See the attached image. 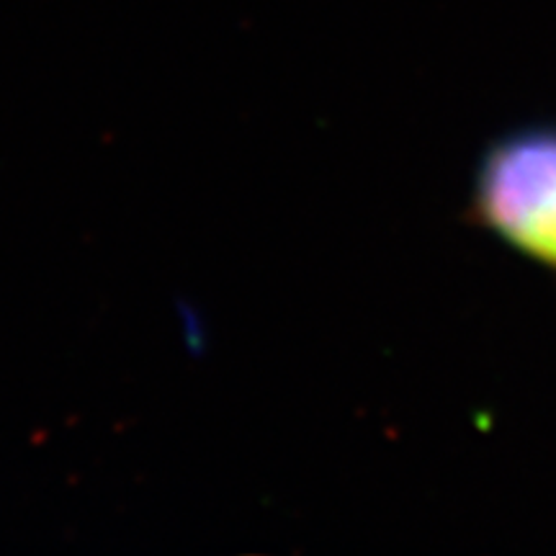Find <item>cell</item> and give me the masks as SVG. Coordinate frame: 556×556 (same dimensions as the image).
Masks as SVG:
<instances>
[{
  "label": "cell",
  "mask_w": 556,
  "mask_h": 556,
  "mask_svg": "<svg viewBox=\"0 0 556 556\" xmlns=\"http://www.w3.org/2000/svg\"><path fill=\"white\" fill-rule=\"evenodd\" d=\"M464 219L556 276V124L513 129L482 152Z\"/></svg>",
  "instance_id": "obj_1"
},
{
  "label": "cell",
  "mask_w": 556,
  "mask_h": 556,
  "mask_svg": "<svg viewBox=\"0 0 556 556\" xmlns=\"http://www.w3.org/2000/svg\"><path fill=\"white\" fill-rule=\"evenodd\" d=\"M178 323H180V336H184L186 351L193 353V356H204L208 351V328L206 319L201 315L199 307L186 299V302H178Z\"/></svg>",
  "instance_id": "obj_2"
}]
</instances>
